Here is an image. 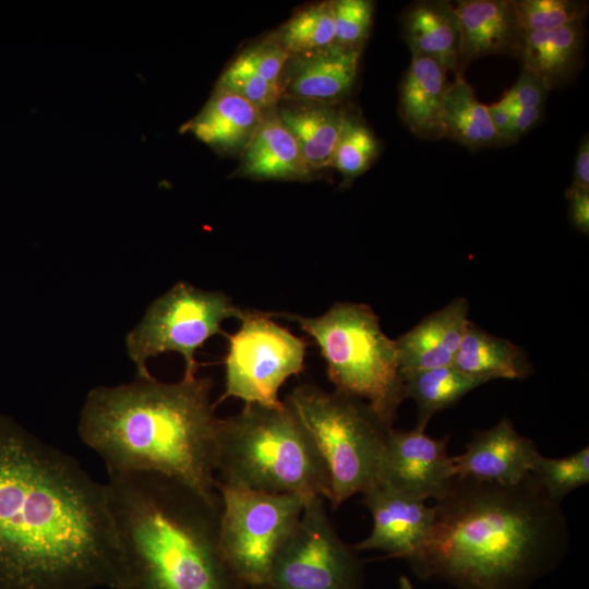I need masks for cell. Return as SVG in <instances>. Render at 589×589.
<instances>
[{
  "label": "cell",
  "mask_w": 589,
  "mask_h": 589,
  "mask_svg": "<svg viewBox=\"0 0 589 589\" xmlns=\"http://www.w3.org/2000/svg\"><path fill=\"white\" fill-rule=\"evenodd\" d=\"M124 582L106 483L0 413V589Z\"/></svg>",
  "instance_id": "1"
},
{
  "label": "cell",
  "mask_w": 589,
  "mask_h": 589,
  "mask_svg": "<svg viewBox=\"0 0 589 589\" xmlns=\"http://www.w3.org/2000/svg\"><path fill=\"white\" fill-rule=\"evenodd\" d=\"M433 507L430 534L408 561L420 577L459 589H524L568 550L561 503L531 473L514 484L456 478Z\"/></svg>",
  "instance_id": "2"
},
{
  "label": "cell",
  "mask_w": 589,
  "mask_h": 589,
  "mask_svg": "<svg viewBox=\"0 0 589 589\" xmlns=\"http://www.w3.org/2000/svg\"><path fill=\"white\" fill-rule=\"evenodd\" d=\"M212 387L208 377L164 383L153 376L95 387L81 410L80 437L108 476L160 473L221 504L216 488L221 419L211 402Z\"/></svg>",
  "instance_id": "3"
},
{
  "label": "cell",
  "mask_w": 589,
  "mask_h": 589,
  "mask_svg": "<svg viewBox=\"0 0 589 589\" xmlns=\"http://www.w3.org/2000/svg\"><path fill=\"white\" fill-rule=\"evenodd\" d=\"M108 477L123 589H252L223 552L221 504L160 473Z\"/></svg>",
  "instance_id": "4"
},
{
  "label": "cell",
  "mask_w": 589,
  "mask_h": 589,
  "mask_svg": "<svg viewBox=\"0 0 589 589\" xmlns=\"http://www.w3.org/2000/svg\"><path fill=\"white\" fill-rule=\"evenodd\" d=\"M216 483L248 491L329 498L326 464L310 433L285 401L244 405L221 419Z\"/></svg>",
  "instance_id": "5"
},
{
  "label": "cell",
  "mask_w": 589,
  "mask_h": 589,
  "mask_svg": "<svg viewBox=\"0 0 589 589\" xmlns=\"http://www.w3.org/2000/svg\"><path fill=\"white\" fill-rule=\"evenodd\" d=\"M273 315L298 323L315 340L336 392L363 400L384 423L393 425L406 398L398 352L371 306L337 302L316 317Z\"/></svg>",
  "instance_id": "6"
},
{
  "label": "cell",
  "mask_w": 589,
  "mask_h": 589,
  "mask_svg": "<svg viewBox=\"0 0 589 589\" xmlns=\"http://www.w3.org/2000/svg\"><path fill=\"white\" fill-rule=\"evenodd\" d=\"M285 402L305 426L326 464L328 501L334 509L380 483L386 437L393 426L366 402L313 385L294 387Z\"/></svg>",
  "instance_id": "7"
},
{
  "label": "cell",
  "mask_w": 589,
  "mask_h": 589,
  "mask_svg": "<svg viewBox=\"0 0 589 589\" xmlns=\"http://www.w3.org/2000/svg\"><path fill=\"white\" fill-rule=\"evenodd\" d=\"M247 310L238 308L224 292L196 288L179 281L147 308L141 322L127 335L125 347L137 377L152 376L149 358L167 351L182 354L183 378H194L195 351L216 334L228 317L241 320Z\"/></svg>",
  "instance_id": "8"
},
{
  "label": "cell",
  "mask_w": 589,
  "mask_h": 589,
  "mask_svg": "<svg viewBox=\"0 0 589 589\" xmlns=\"http://www.w3.org/2000/svg\"><path fill=\"white\" fill-rule=\"evenodd\" d=\"M221 498L220 544L236 574L252 589H268L275 561L306 500L216 483Z\"/></svg>",
  "instance_id": "9"
},
{
  "label": "cell",
  "mask_w": 589,
  "mask_h": 589,
  "mask_svg": "<svg viewBox=\"0 0 589 589\" xmlns=\"http://www.w3.org/2000/svg\"><path fill=\"white\" fill-rule=\"evenodd\" d=\"M272 313L247 310L235 334L225 333L228 352L225 358V392L245 405H283L278 392L285 381L304 368L306 342L271 317Z\"/></svg>",
  "instance_id": "10"
},
{
  "label": "cell",
  "mask_w": 589,
  "mask_h": 589,
  "mask_svg": "<svg viewBox=\"0 0 589 589\" xmlns=\"http://www.w3.org/2000/svg\"><path fill=\"white\" fill-rule=\"evenodd\" d=\"M362 579L356 549L337 533L324 497L308 498L275 561L268 589H361Z\"/></svg>",
  "instance_id": "11"
},
{
  "label": "cell",
  "mask_w": 589,
  "mask_h": 589,
  "mask_svg": "<svg viewBox=\"0 0 589 589\" xmlns=\"http://www.w3.org/2000/svg\"><path fill=\"white\" fill-rule=\"evenodd\" d=\"M448 436L440 440L425 431H388L383 453L380 483L413 497L435 501L443 497L456 476Z\"/></svg>",
  "instance_id": "12"
},
{
  "label": "cell",
  "mask_w": 589,
  "mask_h": 589,
  "mask_svg": "<svg viewBox=\"0 0 589 589\" xmlns=\"http://www.w3.org/2000/svg\"><path fill=\"white\" fill-rule=\"evenodd\" d=\"M362 495L373 527L354 549L380 550L389 557L411 560L430 534L434 507L384 484H377Z\"/></svg>",
  "instance_id": "13"
},
{
  "label": "cell",
  "mask_w": 589,
  "mask_h": 589,
  "mask_svg": "<svg viewBox=\"0 0 589 589\" xmlns=\"http://www.w3.org/2000/svg\"><path fill=\"white\" fill-rule=\"evenodd\" d=\"M540 453L504 417L489 430L473 433L462 454L453 456L455 476L481 482L514 484L528 477Z\"/></svg>",
  "instance_id": "14"
},
{
  "label": "cell",
  "mask_w": 589,
  "mask_h": 589,
  "mask_svg": "<svg viewBox=\"0 0 589 589\" xmlns=\"http://www.w3.org/2000/svg\"><path fill=\"white\" fill-rule=\"evenodd\" d=\"M361 51L336 44L290 55L280 82L281 100L336 104L352 89Z\"/></svg>",
  "instance_id": "15"
},
{
  "label": "cell",
  "mask_w": 589,
  "mask_h": 589,
  "mask_svg": "<svg viewBox=\"0 0 589 589\" xmlns=\"http://www.w3.org/2000/svg\"><path fill=\"white\" fill-rule=\"evenodd\" d=\"M454 8L461 33V72L482 57H519L525 34L514 0H460Z\"/></svg>",
  "instance_id": "16"
},
{
  "label": "cell",
  "mask_w": 589,
  "mask_h": 589,
  "mask_svg": "<svg viewBox=\"0 0 589 589\" xmlns=\"http://www.w3.org/2000/svg\"><path fill=\"white\" fill-rule=\"evenodd\" d=\"M468 313V300L456 298L395 339L400 374L452 365L469 323Z\"/></svg>",
  "instance_id": "17"
},
{
  "label": "cell",
  "mask_w": 589,
  "mask_h": 589,
  "mask_svg": "<svg viewBox=\"0 0 589 589\" xmlns=\"http://www.w3.org/2000/svg\"><path fill=\"white\" fill-rule=\"evenodd\" d=\"M402 34L412 56L431 58L446 71L460 70L461 33L454 3L424 0L411 3L402 13Z\"/></svg>",
  "instance_id": "18"
},
{
  "label": "cell",
  "mask_w": 589,
  "mask_h": 589,
  "mask_svg": "<svg viewBox=\"0 0 589 589\" xmlns=\"http://www.w3.org/2000/svg\"><path fill=\"white\" fill-rule=\"evenodd\" d=\"M236 176L285 181L312 178V171L279 119L276 107L264 111L260 127L242 152Z\"/></svg>",
  "instance_id": "19"
},
{
  "label": "cell",
  "mask_w": 589,
  "mask_h": 589,
  "mask_svg": "<svg viewBox=\"0 0 589 589\" xmlns=\"http://www.w3.org/2000/svg\"><path fill=\"white\" fill-rule=\"evenodd\" d=\"M264 111L229 91L216 87L203 109L183 130L218 153H242L256 132Z\"/></svg>",
  "instance_id": "20"
},
{
  "label": "cell",
  "mask_w": 589,
  "mask_h": 589,
  "mask_svg": "<svg viewBox=\"0 0 589 589\" xmlns=\"http://www.w3.org/2000/svg\"><path fill=\"white\" fill-rule=\"evenodd\" d=\"M447 71L437 61L412 56L399 88V113L406 127L423 140L443 137L442 109Z\"/></svg>",
  "instance_id": "21"
},
{
  "label": "cell",
  "mask_w": 589,
  "mask_h": 589,
  "mask_svg": "<svg viewBox=\"0 0 589 589\" xmlns=\"http://www.w3.org/2000/svg\"><path fill=\"white\" fill-rule=\"evenodd\" d=\"M584 23L552 31L525 34L520 53L522 68L544 81L551 89L569 83L582 64Z\"/></svg>",
  "instance_id": "22"
},
{
  "label": "cell",
  "mask_w": 589,
  "mask_h": 589,
  "mask_svg": "<svg viewBox=\"0 0 589 589\" xmlns=\"http://www.w3.org/2000/svg\"><path fill=\"white\" fill-rule=\"evenodd\" d=\"M291 103L276 110L293 136L305 164L312 172L332 167L347 112L336 104Z\"/></svg>",
  "instance_id": "23"
},
{
  "label": "cell",
  "mask_w": 589,
  "mask_h": 589,
  "mask_svg": "<svg viewBox=\"0 0 589 589\" xmlns=\"http://www.w3.org/2000/svg\"><path fill=\"white\" fill-rule=\"evenodd\" d=\"M453 365L483 381L524 380L533 373L526 351L508 339L494 336L469 321Z\"/></svg>",
  "instance_id": "24"
},
{
  "label": "cell",
  "mask_w": 589,
  "mask_h": 589,
  "mask_svg": "<svg viewBox=\"0 0 589 589\" xmlns=\"http://www.w3.org/2000/svg\"><path fill=\"white\" fill-rule=\"evenodd\" d=\"M443 137L470 151L498 146L488 106L480 103L462 74L448 84L442 109Z\"/></svg>",
  "instance_id": "25"
},
{
  "label": "cell",
  "mask_w": 589,
  "mask_h": 589,
  "mask_svg": "<svg viewBox=\"0 0 589 589\" xmlns=\"http://www.w3.org/2000/svg\"><path fill=\"white\" fill-rule=\"evenodd\" d=\"M405 397L417 405L416 428L425 431L430 419L486 382L469 376L453 364L401 373Z\"/></svg>",
  "instance_id": "26"
},
{
  "label": "cell",
  "mask_w": 589,
  "mask_h": 589,
  "mask_svg": "<svg viewBox=\"0 0 589 589\" xmlns=\"http://www.w3.org/2000/svg\"><path fill=\"white\" fill-rule=\"evenodd\" d=\"M273 38L289 56L334 45L333 1L314 3L294 13Z\"/></svg>",
  "instance_id": "27"
},
{
  "label": "cell",
  "mask_w": 589,
  "mask_h": 589,
  "mask_svg": "<svg viewBox=\"0 0 589 589\" xmlns=\"http://www.w3.org/2000/svg\"><path fill=\"white\" fill-rule=\"evenodd\" d=\"M380 153V143L373 132L358 117L347 115L339 135L332 167L350 182L365 172Z\"/></svg>",
  "instance_id": "28"
},
{
  "label": "cell",
  "mask_w": 589,
  "mask_h": 589,
  "mask_svg": "<svg viewBox=\"0 0 589 589\" xmlns=\"http://www.w3.org/2000/svg\"><path fill=\"white\" fill-rule=\"evenodd\" d=\"M531 474L544 493L561 503L572 491L589 482L588 446L563 458H548L540 454Z\"/></svg>",
  "instance_id": "29"
},
{
  "label": "cell",
  "mask_w": 589,
  "mask_h": 589,
  "mask_svg": "<svg viewBox=\"0 0 589 589\" xmlns=\"http://www.w3.org/2000/svg\"><path fill=\"white\" fill-rule=\"evenodd\" d=\"M524 34L584 23L588 2L576 0H514Z\"/></svg>",
  "instance_id": "30"
},
{
  "label": "cell",
  "mask_w": 589,
  "mask_h": 589,
  "mask_svg": "<svg viewBox=\"0 0 589 589\" xmlns=\"http://www.w3.org/2000/svg\"><path fill=\"white\" fill-rule=\"evenodd\" d=\"M374 3L369 0H335V44L361 51L371 32Z\"/></svg>",
  "instance_id": "31"
},
{
  "label": "cell",
  "mask_w": 589,
  "mask_h": 589,
  "mask_svg": "<svg viewBox=\"0 0 589 589\" xmlns=\"http://www.w3.org/2000/svg\"><path fill=\"white\" fill-rule=\"evenodd\" d=\"M217 87L241 96L262 111L275 108L281 100L279 86L233 60L223 72Z\"/></svg>",
  "instance_id": "32"
},
{
  "label": "cell",
  "mask_w": 589,
  "mask_h": 589,
  "mask_svg": "<svg viewBox=\"0 0 589 589\" xmlns=\"http://www.w3.org/2000/svg\"><path fill=\"white\" fill-rule=\"evenodd\" d=\"M288 58L289 53L274 38H271L243 50L233 61L280 87Z\"/></svg>",
  "instance_id": "33"
},
{
  "label": "cell",
  "mask_w": 589,
  "mask_h": 589,
  "mask_svg": "<svg viewBox=\"0 0 589 589\" xmlns=\"http://www.w3.org/2000/svg\"><path fill=\"white\" fill-rule=\"evenodd\" d=\"M550 88L542 79L521 69L520 75L513 86L500 99L509 109L543 108Z\"/></svg>",
  "instance_id": "34"
},
{
  "label": "cell",
  "mask_w": 589,
  "mask_h": 589,
  "mask_svg": "<svg viewBox=\"0 0 589 589\" xmlns=\"http://www.w3.org/2000/svg\"><path fill=\"white\" fill-rule=\"evenodd\" d=\"M568 217L572 225L581 233H589V191L567 188Z\"/></svg>",
  "instance_id": "35"
},
{
  "label": "cell",
  "mask_w": 589,
  "mask_h": 589,
  "mask_svg": "<svg viewBox=\"0 0 589 589\" xmlns=\"http://www.w3.org/2000/svg\"><path fill=\"white\" fill-rule=\"evenodd\" d=\"M510 111L507 145L518 141L541 120L543 108H514Z\"/></svg>",
  "instance_id": "36"
},
{
  "label": "cell",
  "mask_w": 589,
  "mask_h": 589,
  "mask_svg": "<svg viewBox=\"0 0 589 589\" xmlns=\"http://www.w3.org/2000/svg\"><path fill=\"white\" fill-rule=\"evenodd\" d=\"M569 188L589 191V141L587 135L577 149Z\"/></svg>",
  "instance_id": "37"
},
{
  "label": "cell",
  "mask_w": 589,
  "mask_h": 589,
  "mask_svg": "<svg viewBox=\"0 0 589 589\" xmlns=\"http://www.w3.org/2000/svg\"><path fill=\"white\" fill-rule=\"evenodd\" d=\"M488 110L497 136L498 145H507L512 120L510 109L497 100L496 103L489 105Z\"/></svg>",
  "instance_id": "38"
},
{
  "label": "cell",
  "mask_w": 589,
  "mask_h": 589,
  "mask_svg": "<svg viewBox=\"0 0 589 589\" xmlns=\"http://www.w3.org/2000/svg\"><path fill=\"white\" fill-rule=\"evenodd\" d=\"M398 589H413V587L406 576H400L398 580Z\"/></svg>",
  "instance_id": "39"
},
{
  "label": "cell",
  "mask_w": 589,
  "mask_h": 589,
  "mask_svg": "<svg viewBox=\"0 0 589 589\" xmlns=\"http://www.w3.org/2000/svg\"><path fill=\"white\" fill-rule=\"evenodd\" d=\"M109 589H123V588H109Z\"/></svg>",
  "instance_id": "40"
}]
</instances>
